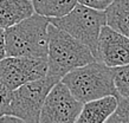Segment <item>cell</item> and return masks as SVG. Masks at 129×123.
<instances>
[{"instance_id":"1","label":"cell","mask_w":129,"mask_h":123,"mask_svg":"<svg viewBox=\"0 0 129 123\" xmlns=\"http://www.w3.org/2000/svg\"><path fill=\"white\" fill-rule=\"evenodd\" d=\"M47 36L46 75L52 78L60 80L68 72L95 60L92 52L86 45L55 25L49 24Z\"/></svg>"},{"instance_id":"2","label":"cell","mask_w":129,"mask_h":123,"mask_svg":"<svg viewBox=\"0 0 129 123\" xmlns=\"http://www.w3.org/2000/svg\"><path fill=\"white\" fill-rule=\"evenodd\" d=\"M49 18L33 13L11 27L5 28L6 56L46 58Z\"/></svg>"},{"instance_id":"3","label":"cell","mask_w":129,"mask_h":123,"mask_svg":"<svg viewBox=\"0 0 129 123\" xmlns=\"http://www.w3.org/2000/svg\"><path fill=\"white\" fill-rule=\"evenodd\" d=\"M60 82L82 103L108 95L117 96L113 69L96 59L68 72Z\"/></svg>"},{"instance_id":"4","label":"cell","mask_w":129,"mask_h":123,"mask_svg":"<svg viewBox=\"0 0 129 123\" xmlns=\"http://www.w3.org/2000/svg\"><path fill=\"white\" fill-rule=\"evenodd\" d=\"M49 21L50 24L65 31L71 37L86 45L91 50L94 57H96L98 34L102 26L106 25L104 11L95 10L77 3L65 16L49 18Z\"/></svg>"},{"instance_id":"5","label":"cell","mask_w":129,"mask_h":123,"mask_svg":"<svg viewBox=\"0 0 129 123\" xmlns=\"http://www.w3.org/2000/svg\"><path fill=\"white\" fill-rule=\"evenodd\" d=\"M57 82L59 80L45 75L42 78L31 80L12 90L11 102L8 104L6 114L17 116L23 122H39L44 99Z\"/></svg>"},{"instance_id":"6","label":"cell","mask_w":129,"mask_h":123,"mask_svg":"<svg viewBox=\"0 0 129 123\" xmlns=\"http://www.w3.org/2000/svg\"><path fill=\"white\" fill-rule=\"evenodd\" d=\"M83 103L63 82H57L47 92L40 110V123H75Z\"/></svg>"},{"instance_id":"7","label":"cell","mask_w":129,"mask_h":123,"mask_svg":"<svg viewBox=\"0 0 129 123\" xmlns=\"http://www.w3.org/2000/svg\"><path fill=\"white\" fill-rule=\"evenodd\" d=\"M46 72V58L6 56L0 60V79L11 90L31 80L42 78Z\"/></svg>"},{"instance_id":"8","label":"cell","mask_w":129,"mask_h":123,"mask_svg":"<svg viewBox=\"0 0 129 123\" xmlns=\"http://www.w3.org/2000/svg\"><path fill=\"white\" fill-rule=\"evenodd\" d=\"M96 60L109 68L121 66L129 63V38L108 25H103L98 34Z\"/></svg>"},{"instance_id":"9","label":"cell","mask_w":129,"mask_h":123,"mask_svg":"<svg viewBox=\"0 0 129 123\" xmlns=\"http://www.w3.org/2000/svg\"><path fill=\"white\" fill-rule=\"evenodd\" d=\"M117 105V96L108 95L83 103L77 123H106Z\"/></svg>"},{"instance_id":"10","label":"cell","mask_w":129,"mask_h":123,"mask_svg":"<svg viewBox=\"0 0 129 123\" xmlns=\"http://www.w3.org/2000/svg\"><path fill=\"white\" fill-rule=\"evenodd\" d=\"M33 13L31 0H0V27H11Z\"/></svg>"},{"instance_id":"11","label":"cell","mask_w":129,"mask_h":123,"mask_svg":"<svg viewBox=\"0 0 129 123\" xmlns=\"http://www.w3.org/2000/svg\"><path fill=\"white\" fill-rule=\"evenodd\" d=\"M104 14L106 25L129 38V0H113Z\"/></svg>"},{"instance_id":"12","label":"cell","mask_w":129,"mask_h":123,"mask_svg":"<svg viewBox=\"0 0 129 123\" xmlns=\"http://www.w3.org/2000/svg\"><path fill=\"white\" fill-rule=\"evenodd\" d=\"M36 13L46 18L65 16L75 7L77 0H31Z\"/></svg>"},{"instance_id":"13","label":"cell","mask_w":129,"mask_h":123,"mask_svg":"<svg viewBox=\"0 0 129 123\" xmlns=\"http://www.w3.org/2000/svg\"><path fill=\"white\" fill-rule=\"evenodd\" d=\"M113 69L114 85L118 96L129 98V63Z\"/></svg>"},{"instance_id":"14","label":"cell","mask_w":129,"mask_h":123,"mask_svg":"<svg viewBox=\"0 0 129 123\" xmlns=\"http://www.w3.org/2000/svg\"><path fill=\"white\" fill-rule=\"evenodd\" d=\"M107 123H129V98L117 95V105Z\"/></svg>"},{"instance_id":"15","label":"cell","mask_w":129,"mask_h":123,"mask_svg":"<svg viewBox=\"0 0 129 123\" xmlns=\"http://www.w3.org/2000/svg\"><path fill=\"white\" fill-rule=\"evenodd\" d=\"M12 90L0 79V116L7 112L8 104L11 102Z\"/></svg>"},{"instance_id":"16","label":"cell","mask_w":129,"mask_h":123,"mask_svg":"<svg viewBox=\"0 0 129 123\" xmlns=\"http://www.w3.org/2000/svg\"><path fill=\"white\" fill-rule=\"evenodd\" d=\"M111 1L113 0H77L78 4L85 5V6H89L95 10H100V11H104Z\"/></svg>"},{"instance_id":"17","label":"cell","mask_w":129,"mask_h":123,"mask_svg":"<svg viewBox=\"0 0 129 123\" xmlns=\"http://www.w3.org/2000/svg\"><path fill=\"white\" fill-rule=\"evenodd\" d=\"M11 122H23L17 116L11 115V114H4L0 116V123H11Z\"/></svg>"},{"instance_id":"18","label":"cell","mask_w":129,"mask_h":123,"mask_svg":"<svg viewBox=\"0 0 129 123\" xmlns=\"http://www.w3.org/2000/svg\"><path fill=\"white\" fill-rule=\"evenodd\" d=\"M4 57H6V52H5V34H4V28L0 27V60Z\"/></svg>"}]
</instances>
